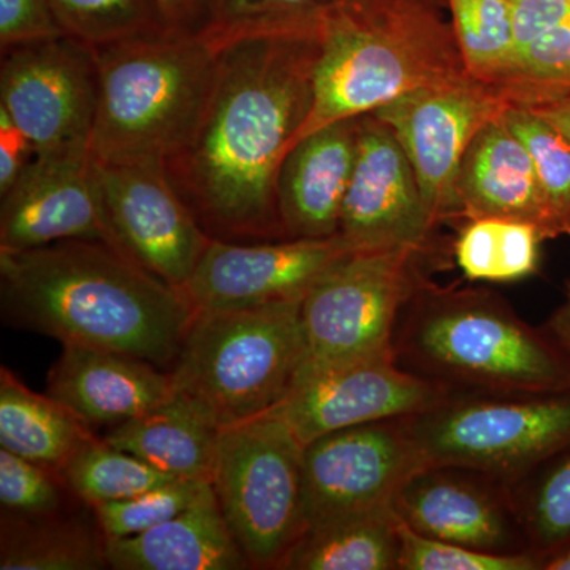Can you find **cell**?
<instances>
[{
  "label": "cell",
  "mask_w": 570,
  "mask_h": 570,
  "mask_svg": "<svg viewBox=\"0 0 570 570\" xmlns=\"http://www.w3.org/2000/svg\"><path fill=\"white\" fill-rule=\"evenodd\" d=\"M217 48L204 116L165 171L212 238L287 239L277 175L309 115L321 32L243 37Z\"/></svg>",
  "instance_id": "1"
},
{
  "label": "cell",
  "mask_w": 570,
  "mask_h": 570,
  "mask_svg": "<svg viewBox=\"0 0 570 570\" xmlns=\"http://www.w3.org/2000/svg\"><path fill=\"white\" fill-rule=\"evenodd\" d=\"M3 321L61 341L174 365L195 307L118 249L67 239L0 249Z\"/></svg>",
  "instance_id": "2"
},
{
  "label": "cell",
  "mask_w": 570,
  "mask_h": 570,
  "mask_svg": "<svg viewBox=\"0 0 570 570\" xmlns=\"http://www.w3.org/2000/svg\"><path fill=\"white\" fill-rule=\"evenodd\" d=\"M397 365L455 392H550L570 387V352L483 287L423 279L397 318Z\"/></svg>",
  "instance_id": "3"
},
{
  "label": "cell",
  "mask_w": 570,
  "mask_h": 570,
  "mask_svg": "<svg viewBox=\"0 0 570 570\" xmlns=\"http://www.w3.org/2000/svg\"><path fill=\"white\" fill-rule=\"evenodd\" d=\"M466 77L452 26L428 0H373L321 29L313 104L292 146L403 94Z\"/></svg>",
  "instance_id": "4"
},
{
  "label": "cell",
  "mask_w": 570,
  "mask_h": 570,
  "mask_svg": "<svg viewBox=\"0 0 570 570\" xmlns=\"http://www.w3.org/2000/svg\"><path fill=\"white\" fill-rule=\"evenodd\" d=\"M91 153L102 163H164L189 140L216 81L219 48L204 33L168 31L94 48Z\"/></svg>",
  "instance_id": "5"
},
{
  "label": "cell",
  "mask_w": 570,
  "mask_h": 570,
  "mask_svg": "<svg viewBox=\"0 0 570 570\" xmlns=\"http://www.w3.org/2000/svg\"><path fill=\"white\" fill-rule=\"evenodd\" d=\"M306 362L302 302L214 307L195 309L170 376L224 430L279 406Z\"/></svg>",
  "instance_id": "6"
},
{
  "label": "cell",
  "mask_w": 570,
  "mask_h": 570,
  "mask_svg": "<svg viewBox=\"0 0 570 570\" xmlns=\"http://www.w3.org/2000/svg\"><path fill=\"white\" fill-rule=\"evenodd\" d=\"M212 485L253 569H281L306 531L305 444L275 414L220 430Z\"/></svg>",
  "instance_id": "7"
},
{
  "label": "cell",
  "mask_w": 570,
  "mask_h": 570,
  "mask_svg": "<svg viewBox=\"0 0 570 570\" xmlns=\"http://www.w3.org/2000/svg\"><path fill=\"white\" fill-rule=\"evenodd\" d=\"M423 464H460L510 483L570 442V387L455 392L407 419Z\"/></svg>",
  "instance_id": "8"
},
{
  "label": "cell",
  "mask_w": 570,
  "mask_h": 570,
  "mask_svg": "<svg viewBox=\"0 0 570 570\" xmlns=\"http://www.w3.org/2000/svg\"><path fill=\"white\" fill-rule=\"evenodd\" d=\"M425 258L404 247L356 250L322 277L302 302L303 370L393 355L401 311L426 279Z\"/></svg>",
  "instance_id": "9"
},
{
  "label": "cell",
  "mask_w": 570,
  "mask_h": 570,
  "mask_svg": "<svg viewBox=\"0 0 570 570\" xmlns=\"http://www.w3.org/2000/svg\"><path fill=\"white\" fill-rule=\"evenodd\" d=\"M97 89L94 48L67 33L2 51L0 110L37 156L91 149Z\"/></svg>",
  "instance_id": "10"
},
{
  "label": "cell",
  "mask_w": 570,
  "mask_h": 570,
  "mask_svg": "<svg viewBox=\"0 0 570 570\" xmlns=\"http://www.w3.org/2000/svg\"><path fill=\"white\" fill-rule=\"evenodd\" d=\"M513 105L510 94L466 77L403 94L373 112L406 151L438 228L459 223L455 183L468 146Z\"/></svg>",
  "instance_id": "11"
},
{
  "label": "cell",
  "mask_w": 570,
  "mask_h": 570,
  "mask_svg": "<svg viewBox=\"0 0 570 570\" xmlns=\"http://www.w3.org/2000/svg\"><path fill=\"white\" fill-rule=\"evenodd\" d=\"M92 159L112 247L183 291L213 238L176 193L165 164Z\"/></svg>",
  "instance_id": "12"
},
{
  "label": "cell",
  "mask_w": 570,
  "mask_h": 570,
  "mask_svg": "<svg viewBox=\"0 0 570 570\" xmlns=\"http://www.w3.org/2000/svg\"><path fill=\"white\" fill-rule=\"evenodd\" d=\"M445 393L448 389L397 365L395 355H376L303 370L269 414L283 419L306 445L343 428L417 415Z\"/></svg>",
  "instance_id": "13"
},
{
  "label": "cell",
  "mask_w": 570,
  "mask_h": 570,
  "mask_svg": "<svg viewBox=\"0 0 570 570\" xmlns=\"http://www.w3.org/2000/svg\"><path fill=\"white\" fill-rule=\"evenodd\" d=\"M407 419L343 428L305 445L307 527L393 505L404 480L423 464Z\"/></svg>",
  "instance_id": "14"
},
{
  "label": "cell",
  "mask_w": 570,
  "mask_h": 570,
  "mask_svg": "<svg viewBox=\"0 0 570 570\" xmlns=\"http://www.w3.org/2000/svg\"><path fill=\"white\" fill-rule=\"evenodd\" d=\"M356 250L341 235L255 243L213 238L183 292L195 309L303 302Z\"/></svg>",
  "instance_id": "15"
},
{
  "label": "cell",
  "mask_w": 570,
  "mask_h": 570,
  "mask_svg": "<svg viewBox=\"0 0 570 570\" xmlns=\"http://www.w3.org/2000/svg\"><path fill=\"white\" fill-rule=\"evenodd\" d=\"M397 519L425 538L497 554H532L505 480L460 464H422L393 499Z\"/></svg>",
  "instance_id": "16"
},
{
  "label": "cell",
  "mask_w": 570,
  "mask_h": 570,
  "mask_svg": "<svg viewBox=\"0 0 570 570\" xmlns=\"http://www.w3.org/2000/svg\"><path fill=\"white\" fill-rule=\"evenodd\" d=\"M436 230L396 135L373 112L360 116L358 149L340 235L358 250L404 247L428 255Z\"/></svg>",
  "instance_id": "17"
},
{
  "label": "cell",
  "mask_w": 570,
  "mask_h": 570,
  "mask_svg": "<svg viewBox=\"0 0 570 570\" xmlns=\"http://www.w3.org/2000/svg\"><path fill=\"white\" fill-rule=\"evenodd\" d=\"M0 198V249H32L67 239L112 246L91 149L37 156Z\"/></svg>",
  "instance_id": "18"
},
{
  "label": "cell",
  "mask_w": 570,
  "mask_h": 570,
  "mask_svg": "<svg viewBox=\"0 0 570 570\" xmlns=\"http://www.w3.org/2000/svg\"><path fill=\"white\" fill-rule=\"evenodd\" d=\"M358 130L360 116L341 119L296 141L285 154L277 175V209L285 238L340 235Z\"/></svg>",
  "instance_id": "19"
},
{
  "label": "cell",
  "mask_w": 570,
  "mask_h": 570,
  "mask_svg": "<svg viewBox=\"0 0 570 570\" xmlns=\"http://www.w3.org/2000/svg\"><path fill=\"white\" fill-rule=\"evenodd\" d=\"M48 395L69 407L86 425H121L174 396L170 374L121 354L67 344L48 374Z\"/></svg>",
  "instance_id": "20"
},
{
  "label": "cell",
  "mask_w": 570,
  "mask_h": 570,
  "mask_svg": "<svg viewBox=\"0 0 570 570\" xmlns=\"http://www.w3.org/2000/svg\"><path fill=\"white\" fill-rule=\"evenodd\" d=\"M504 115L475 135L461 159L455 183L459 223L480 217L520 220L554 238L530 153Z\"/></svg>",
  "instance_id": "21"
},
{
  "label": "cell",
  "mask_w": 570,
  "mask_h": 570,
  "mask_svg": "<svg viewBox=\"0 0 570 570\" xmlns=\"http://www.w3.org/2000/svg\"><path fill=\"white\" fill-rule=\"evenodd\" d=\"M116 570L253 569L228 528L212 483L179 515L132 538L107 540Z\"/></svg>",
  "instance_id": "22"
},
{
  "label": "cell",
  "mask_w": 570,
  "mask_h": 570,
  "mask_svg": "<svg viewBox=\"0 0 570 570\" xmlns=\"http://www.w3.org/2000/svg\"><path fill=\"white\" fill-rule=\"evenodd\" d=\"M220 428L176 395L140 417L112 428L105 441L132 453L168 478L212 483Z\"/></svg>",
  "instance_id": "23"
},
{
  "label": "cell",
  "mask_w": 570,
  "mask_h": 570,
  "mask_svg": "<svg viewBox=\"0 0 570 570\" xmlns=\"http://www.w3.org/2000/svg\"><path fill=\"white\" fill-rule=\"evenodd\" d=\"M401 521L393 505L309 524L279 570H397Z\"/></svg>",
  "instance_id": "24"
},
{
  "label": "cell",
  "mask_w": 570,
  "mask_h": 570,
  "mask_svg": "<svg viewBox=\"0 0 570 570\" xmlns=\"http://www.w3.org/2000/svg\"><path fill=\"white\" fill-rule=\"evenodd\" d=\"M96 438L69 407L32 392L10 367L0 370V448L61 472Z\"/></svg>",
  "instance_id": "25"
},
{
  "label": "cell",
  "mask_w": 570,
  "mask_h": 570,
  "mask_svg": "<svg viewBox=\"0 0 570 570\" xmlns=\"http://www.w3.org/2000/svg\"><path fill=\"white\" fill-rule=\"evenodd\" d=\"M110 568L99 524L80 519L6 515L0 532L2 570H100Z\"/></svg>",
  "instance_id": "26"
},
{
  "label": "cell",
  "mask_w": 570,
  "mask_h": 570,
  "mask_svg": "<svg viewBox=\"0 0 570 570\" xmlns=\"http://www.w3.org/2000/svg\"><path fill=\"white\" fill-rule=\"evenodd\" d=\"M519 41L515 107L570 91V0H513Z\"/></svg>",
  "instance_id": "27"
},
{
  "label": "cell",
  "mask_w": 570,
  "mask_h": 570,
  "mask_svg": "<svg viewBox=\"0 0 570 570\" xmlns=\"http://www.w3.org/2000/svg\"><path fill=\"white\" fill-rule=\"evenodd\" d=\"M464 67L474 80L510 94L519 86L513 0H448Z\"/></svg>",
  "instance_id": "28"
},
{
  "label": "cell",
  "mask_w": 570,
  "mask_h": 570,
  "mask_svg": "<svg viewBox=\"0 0 570 570\" xmlns=\"http://www.w3.org/2000/svg\"><path fill=\"white\" fill-rule=\"evenodd\" d=\"M546 239L535 225L480 217L461 223L453 255L472 283H517L539 272Z\"/></svg>",
  "instance_id": "29"
},
{
  "label": "cell",
  "mask_w": 570,
  "mask_h": 570,
  "mask_svg": "<svg viewBox=\"0 0 570 570\" xmlns=\"http://www.w3.org/2000/svg\"><path fill=\"white\" fill-rule=\"evenodd\" d=\"M373 0H204L200 33L216 47L277 33L321 32L326 21Z\"/></svg>",
  "instance_id": "30"
},
{
  "label": "cell",
  "mask_w": 570,
  "mask_h": 570,
  "mask_svg": "<svg viewBox=\"0 0 570 570\" xmlns=\"http://www.w3.org/2000/svg\"><path fill=\"white\" fill-rule=\"evenodd\" d=\"M509 487L528 547L546 570L570 551V442Z\"/></svg>",
  "instance_id": "31"
},
{
  "label": "cell",
  "mask_w": 570,
  "mask_h": 570,
  "mask_svg": "<svg viewBox=\"0 0 570 570\" xmlns=\"http://www.w3.org/2000/svg\"><path fill=\"white\" fill-rule=\"evenodd\" d=\"M67 489L89 508L137 497L176 480L151 464L94 438L59 472Z\"/></svg>",
  "instance_id": "32"
},
{
  "label": "cell",
  "mask_w": 570,
  "mask_h": 570,
  "mask_svg": "<svg viewBox=\"0 0 570 570\" xmlns=\"http://www.w3.org/2000/svg\"><path fill=\"white\" fill-rule=\"evenodd\" d=\"M67 36L91 48L174 31L157 0H52Z\"/></svg>",
  "instance_id": "33"
},
{
  "label": "cell",
  "mask_w": 570,
  "mask_h": 570,
  "mask_svg": "<svg viewBox=\"0 0 570 570\" xmlns=\"http://www.w3.org/2000/svg\"><path fill=\"white\" fill-rule=\"evenodd\" d=\"M505 122L530 153L554 238L570 236V140L558 127L523 107L505 111Z\"/></svg>",
  "instance_id": "34"
},
{
  "label": "cell",
  "mask_w": 570,
  "mask_h": 570,
  "mask_svg": "<svg viewBox=\"0 0 570 570\" xmlns=\"http://www.w3.org/2000/svg\"><path fill=\"white\" fill-rule=\"evenodd\" d=\"M208 483L170 480L137 497L105 502L91 510L105 539L132 538L179 515L200 497Z\"/></svg>",
  "instance_id": "35"
},
{
  "label": "cell",
  "mask_w": 570,
  "mask_h": 570,
  "mask_svg": "<svg viewBox=\"0 0 570 570\" xmlns=\"http://www.w3.org/2000/svg\"><path fill=\"white\" fill-rule=\"evenodd\" d=\"M67 489L61 475L50 468L0 450V504L13 517H50L62 513ZM73 497V494H71Z\"/></svg>",
  "instance_id": "36"
},
{
  "label": "cell",
  "mask_w": 570,
  "mask_h": 570,
  "mask_svg": "<svg viewBox=\"0 0 570 570\" xmlns=\"http://www.w3.org/2000/svg\"><path fill=\"white\" fill-rule=\"evenodd\" d=\"M397 570H543V564L534 554L487 553L425 538L401 523Z\"/></svg>",
  "instance_id": "37"
},
{
  "label": "cell",
  "mask_w": 570,
  "mask_h": 570,
  "mask_svg": "<svg viewBox=\"0 0 570 570\" xmlns=\"http://www.w3.org/2000/svg\"><path fill=\"white\" fill-rule=\"evenodd\" d=\"M63 33L52 0H0V51Z\"/></svg>",
  "instance_id": "38"
},
{
  "label": "cell",
  "mask_w": 570,
  "mask_h": 570,
  "mask_svg": "<svg viewBox=\"0 0 570 570\" xmlns=\"http://www.w3.org/2000/svg\"><path fill=\"white\" fill-rule=\"evenodd\" d=\"M36 157L29 138L6 111L0 110V197L9 193Z\"/></svg>",
  "instance_id": "39"
},
{
  "label": "cell",
  "mask_w": 570,
  "mask_h": 570,
  "mask_svg": "<svg viewBox=\"0 0 570 570\" xmlns=\"http://www.w3.org/2000/svg\"><path fill=\"white\" fill-rule=\"evenodd\" d=\"M157 3L174 31L200 33L204 0H157Z\"/></svg>",
  "instance_id": "40"
},
{
  "label": "cell",
  "mask_w": 570,
  "mask_h": 570,
  "mask_svg": "<svg viewBox=\"0 0 570 570\" xmlns=\"http://www.w3.org/2000/svg\"><path fill=\"white\" fill-rule=\"evenodd\" d=\"M543 328L570 352V279L566 281L561 305L551 313Z\"/></svg>",
  "instance_id": "41"
},
{
  "label": "cell",
  "mask_w": 570,
  "mask_h": 570,
  "mask_svg": "<svg viewBox=\"0 0 570 570\" xmlns=\"http://www.w3.org/2000/svg\"><path fill=\"white\" fill-rule=\"evenodd\" d=\"M546 570H570V551L561 554L557 560L550 561Z\"/></svg>",
  "instance_id": "42"
}]
</instances>
